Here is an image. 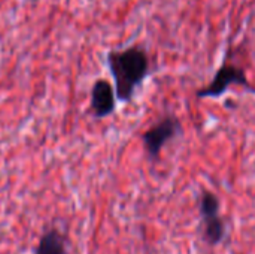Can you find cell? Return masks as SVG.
<instances>
[{
    "instance_id": "2",
    "label": "cell",
    "mask_w": 255,
    "mask_h": 254,
    "mask_svg": "<svg viewBox=\"0 0 255 254\" xmlns=\"http://www.w3.org/2000/svg\"><path fill=\"white\" fill-rule=\"evenodd\" d=\"M200 216L203 220V235L209 246H220L226 235V222L220 216V199L212 192H203L200 198Z\"/></svg>"
},
{
    "instance_id": "6",
    "label": "cell",
    "mask_w": 255,
    "mask_h": 254,
    "mask_svg": "<svg viewBox=\"0 0 255 254\" xmlns=\"http://www.w3.org/2000/svg\"><path fill=\"white\" fill-rule=\"evenodd\" d=\"M36 254H66V240L64 237L52 229V231H46L40 240L39 244L36 247Z\"/></svg>"
},
{
    "instance_id": "3",
    "label": "cell",
    "mask_w": 255,
    "mask_h": 254,
    "mask_svg": "<svg viewBox=\"0 0 255 254\" xmlns=\"http://www.w3.org/2000/svg\"><path fill=\"white\" fill-rule=\"evenodd\" d=\"M230 85H241V87H245L248 88L250 91L255 93L254 87H251L250 81H248V76H247V72L242 69V67H238L235 64H223L214 75L212 81L197 90V97L200 99H215V97H220L223 96Z\"/></svg>"
},
{
    "instance_id": "4",
    "label": "cell",
    "mask_w": 255,
    "mask_h": 254,
    "mask_svg": "<svg viewBox=\"0 0 255 254\" xmlns=\"http://www.w3.org/2000/svg\"><path fill=\"white\" fill-rule=\"evenodd\" d=\"M181 133H182V126H181V121L175 115H167L161 118L157 124L149 127L142 135V142L149 159L155 160L160 151L163 150V147L169 141L179 136Z\"/></svg>"
},
{
    "instance_id": "1",
    "label": "cell",
    "mask_w": 255,
    "mask_h": 254,
    "mask_svg": "<svg viewBox=\"0 0 255 254\" xmlns=\"http://www.w3.org/2000/svg\"><path fill=\"white\" fill-rule=\"evenodd\" d=\"M106 61L114 78L117 99L120 102H130L149 75V57L146 51L140 46L109 51Z\"/></svg>"
},
{
    "instance_id": "5",
    "label": "cell",
    "mask_w": 255,
    "mask_h": 254,
    "mask_svg": "<svg viewBox=\"0 0 255 254\" xmlns=\"http://www.w3.org/2000/svg\"><path fill=\"white\" fill-rule=\"evenodd\" d=\"M115 88L106 79H97L91 88V111L96 118H105L115 111Z\"/></svg>"
}]
</instances>
